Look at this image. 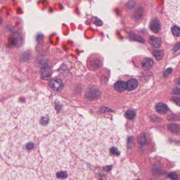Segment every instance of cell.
Here are the masks:
<instances>
[{"instance_id": "obj_1", "label": "cell", "mask_w": 180, "mask_h": 180, "mask_svg": "<svg viewBox=\"0 0 180 180\" xmlns=\"http://www.w3.org/2000/svg\"><path fill=\"white\" fill-rule=\"evenodd\" d=\"M5 104L15 124L29 135H41L54 126L56 113L50 102L44 98L21 96L11 99Z\"/></svg>"}, {"instance_id": "obj_9", "label": "cell", "mask_w": 180, "mask_h": 180, "mask_svg": "<svg viewBox=\"0 0 180 180\" xmlns=\"http://www.w3.org/2000/svg\"><path fill=\"white\" fill-rule=\"evenodd\" d=\"M154 61L150 58H145L143 59L142 61V66L144 70H149L153 66Z\"/></svg>"}, {"instance_id": "obj_16", "label": "cell", "mask_w": 180, "mask_h": 180, "mask_svg": "<svg viewBox=\"0 0 180 180\" xmlns=\"http://www.w3.org/2000/svg\"><path fill=\"white\" fill-rule=\"evenodd\" d=\"M147 142V138L145 134H142L139 138V142L141 145H144Z\"/></svg>"}, {"instance_id": "obj_11", "label": "cell", "mask_w": 180, "mask_h": 180, "mask_svg": "<svg viewBox=\"0 0 180 180\" xmlns=\"http://www.w3.org/2000/svg\"><path fill=\"white\" fill-rule=\"evenodd\" d=\"M156 112L161 114H164L167 112L168 107L167 105L163 102H160L156 106Z\"/></svg>"}, {"instance_id": "obj_23", "label": "cell", "mask_w": 180, "mask_h": 180, "mask_svg": "<svg viewBox=\"0 0 180 180\" xmlns=\"http://www.w3.org/2000/svg\"><path fill=\"white\" fill-rule=\"evenodd\" d=\"M154 180V179H152V180Z\"/></svg>"}, {"instance_id": "obj_5", "label": "cell", "mask_w": 180, "mask_h": 180, "mask_svg": "<svg viewBox=\"0 0 180 180\" xmlns=\"http://www.w3.org/2000/svg\"><path fill=\"white\" fill-rule=\"evenodd\" d=\"M165 10L170 19L180 25V0L167 1Z\"/></svg>"}, {"instance_id": "obj_4", "label": "cell", "mask_w": 180, "mask_h": 180, "mask_svg": "<svg viewBox=\"0 0 180 180\" xmlns=\"http://www.w3.org/2000/svg\"><path fill=\"white\" fill-rule=\"evenodd\" d=\"M15 124L13 116L7 106L0 104V137L12 131Z\"/></svg>"}, {"instance_id": "obj_18", "label": "cell", "mask_w": 180, "mask_h": 180, "mask_svg": "<svg viewBox=\"0 0 180 180\" xmlns=\"http://www.w3.org/2000/svg\"><path fill=\"white\" fill-rule=\"evenodd\" d=\"M172 31L173 34L176 37L180 36V28L177 26L174 25L172 27Z\"/></svg>"}, {"instance_id": "obj_10", "label": "cell", "mask_w": 180, "mask_h": 180, "mask_svg": "<svg viewBox=\"0 0 180 180\" xmlns=\"http://www.w3.org/2000/svg\"><path fill=\"white\" fill-rule=\"evenodd\" d=\"M149 43L153 47L156 48H160L162 44V40L159 37L151 36L149 38Z\"/></svg>"}, {"instance_id": "obj_19", "label": "cell", "mask_w": 180, "mask_h": 180, "mask_svg": "<svg viewBox=\"0 0 180 180\" xmlns=\"http://www.w3.org/2000/svg\"><path fill=\"white\" fill-rule=\"evenodd\" d=\"M168 177L171 180H177L179 179V175L176 172H171L169 174Z\"/></svg>"}, {"instance_id": "obj_2", "label": "cell", "mask_w": 180, "mask_h": 180, "mask_svg": "<svg viewBox=\"0 0 180 180\" xmlns=\"http://www.w3.org/2000/svg\"><path fill=\"white\" fill-rule=\"evenodd\" d=\"M2 148L4 159L19 167H35L39 162L37 148L32 136L20 129L12 130L6 135Z\"/></svg>"}, {"instance_id": "obj_13", "label": "cell", "mask_w": 180, "mask_h": 180, "mask_svg": "<svg viewBox=\"0 0 180 180\" xmlns=\"http://www.w3.org/2000/svg\"><path fill=\"white\" fill-rule=\"evenodd\" d=\"M114 88L118 92H124L126 89V83L122 81L116 82L114 85Z\"/></svg>"}, {"instance_id": "obj_22", "label": "cell", "mask_w": 180, "mask_h": 180, "mask_svg": "<svg viewBox=\"0 0 180 180\" xmlns=\"http://www.w3.org/2000/svg\"><path fill=\"white\" fill-rule=\"evenodd\" d=\"M1 22H2V20H1V17H0V24L1 23Z\"/></svg>"}, {"instance_id": "obj_21", "label": "cell", "mask_w": 180, "mask_h": 180, "mask_svg": "<svg viewBox=\"0 0 180 180\" xmlns=\"http://www.w3.org/2000/svg\"><path fill=\"white\" fill-rule=\"evenodd\" d=\"M177 83L178 84H180V77L179 79H178V81H177Z\"/></svg>"}, {"instance_id": "obj_12", "label": "cell", "mask_w": 180, "mask_h": 180, "mask_svg": "<svg viewBox=\"0 0 180 180\" xmlns=\"http://www.w3.org/2000/svg\"><path fill=\"white\" fill-rule=\"evenodd\" d=\"M138 82L135 79H131L126 83V89L128 90H132L137 88Z\"/></svg>"}, {"instance_id": "obj_24", "label": "cell", "mask_w": 180, "mask_h": 180, "mask_svg": "<svg viewBox=\"0 0 180 180\" xmlns=\"http://www.w3.org/2000/svg\"></svg>"}, {"instance_id": "obj_14", "label": "cell", "mask_w": 180, "mask_h": 180, "mask_svg": "<svg viewBox=\"0 0 180 180\" xmlns=\"http://www.w3.org/2000/svg\"><path fill=\"white\" fill-rule=\"evenodd\" d=\"M167 128L171 132L178 133L180 132V125L175 124H170L167 125Z\"/></svg>"}, {"instance_id": "obj_17", "label": "cell", "mask_w": 180, "mask_h": 180, "mask_svg": "<svg viewBox=\"0 0 180 180\" xmlns=\"http://www.w3.org/2000/svg\"><path fill=\"white\" fill-rule=\"evenodd\" d=\"M126 115L128 119H134L135 116V112L132 110H128L126 112Z\"/></svg>"}, {"instance_id": "obj_7", "label": "cell", "mask_w": 180, "mask_h": 180, "mask_svg": "<svg viewBox=\"0 0 180 180\" xmlns=\"http://www.w3.org/2000/svg\"><path fill=\"white\" fill-rule=\"evenodd\" d=\"M49 85L55 91H60L63 88V84L59 79H53L49 82Z\"/></svg>"}, {"instance_id": "obj_8", "label": "cell", "mask_w": 180, "mask_h": 180, "mask_svg": "<svg viewBox=\"0 0 180 180\" xmlns=\"http://www.w3.org/2000/svg\"><path fill=\"white\" fill-rule=\"evenodd\" d=\"M8 171L5 163L0 159V180H5V177Z\"/></svg>"}, {"instance_id": "obj_3", "label": "cell", "mask_w": 180, "mask_h": 180, "mask_svg": "<svg viewBox=\"0 0 180 180\" xmlns=\"http://www.w3.org/2000/svg\"><path fill=\"white\" fill-rule=\"evenodd\" d=\"M5 180H40L34 171L27 168L14 167L8 170Z\"/></svg>"}, {"instance_id": "obj_15", "label": "cell", "mask_w": 180, "mask_h": 180, "mask_svg": "<svg viewBox=\"0 0 180 180\" xmlns=\"http://www.w3.org/2000/svg\"><path fill=\"white\" fill-rule=\"evenodd\" d=\"M152 54L153 56L156 58L157 60H160L163 57L164 52L162 50H153Z\"/></svg>"}, {"instance_id": "obj_20", "label": "cell", "mask_w": 180, "mask_h": 180, "mask_svg": "<svg viewBox=\"0 0 180 180\" xmlns=\"http://www.w3.org/2000/svg\"><path fill=\"white\" fill-rule=\"evenodd\" d=\"M172 100L175 104H177V105L180 106V98L173 97V98H172Z\"/></svg>"}, {"instance_id": "obj_6", "label": "cell", "mask_w": 180, "mask_h": 180, "mask_svg": "<svg viewBox=\"0 0 180 180\" xmlns=\"http://www.w3.org/2000/svg\"><path fill=\"white\" fill-rule=\"evenodd\" d=\"M149 27L151 30L154 33H158L160 31L161 24L160 21L157 18H154L151 21L149 24Z\"/></svg>"}]
</instances>
